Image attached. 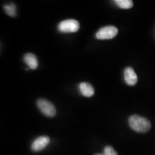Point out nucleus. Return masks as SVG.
I'll list each match as a JSON object with an SVG mask.
<instances>
[{
    "label": "nucleus",
    "mask_w": 155,
    "mask_h": 155,
    "mask_svg": "<svg viewBox=\"0 0 155 155\" xmlns=\"http://www.w3.org/2000/svg\"><path fill=\"white\" fill-rule=\"evenodd\" d=\"M115 2L120 8L130 9L133 7V2L131 0H116Z\"/></svg>",
    "instance_id": "1a4fd4ad"
},
{
    "label": "nucleus",
    "mask_w": 155,
    "mask_h": 155,
    "mask_svg": "<svg viewBox=\"0 0 155 155\" xmlns=\"http://www.w3.org/2000/svg\"><path fill=\"white\" fill-rule=\"evenodd\" d=\"M50 143V138L46 136H41L37 138L31 145V149L34 152H39L48 146Z\"/></svg>",
    "instance_id": "39448f33"
},
{
    "label": "nucleus",
    "mask_w": 155,
    "mask_h": 155,
    "mask_svg": "<svg viewBox=\"0 0 155 155\" xmlns=\"http://www.w3.org/2000/svg\"><path fill=\"white\" fill-rule=\"evenodd\" d=\"M124 79L129 86H134L137 83V75L132 68L127 67L124 70Z\"/></svg>",
    "instance_id": "423d86ee"
},
{
    "label": "nucleus",
    "mask_w": 155,
    "mask_h": 155,
    "mask_svg": "<svg viewBox=\"0 0 155 155\" xmlns=\"http://www.w3.org/2000/svg\"><path fill=\"white\" fill-rule=\"evenodd\" d=\"M37 105L40 111L48 117H53L56 114V109L53 104L45 99H39Z\"/></svg>",
    "instance_id": "f03ea898"
},
{
    "label": "nucleus",
    "mask_w": 155,
    "mask_h": 155,
    "mask_svg": "<svg viewBox=\"0 0 155 155\" xmlns=\"http://www.w3.org/2000/svg\"><path fill=\"white\" fill-rule=\"evenodd\" d=\"M25 63L28 65L29 68L32 70L36 69L38 66V61L37 57L32 53H27L24 56Z\"/></svg>",
    "instance_id": "0eeeda50"
},
{
    "label": "nucleus",
    "mask_w": 155,
    "mask_h": 155,
    "mask_svg": "<svg viewBox=\"0 0 155 155\" xmlns=\"http://www.w3.org/2000/svg\"><path fill=\"white\" fill-rule=\"evenodd\" d=\"M81 93L83 96L86 97H91L94 94V88L90 83H81L79 86Z\"/></svg>",
    "instance_id": "6e6552de"
},
{
    "label": "nucleus",
    "mask_w": 155,
    "mask_h": 155,
    "mask_svg": "<svg viewBox=\"0 0 155 155\" xmlns=\"http://www.w3.org/2000/svg\"><path fill=\"white\" fill-rule=\"evenodd\" d=\"M104 155H118L116 151L114 150L113 147L110 146H106L104 148Z\"/></svg>",
    "instance_id": "9b49d317"
},
{
    "label": "nucleus",
    "mask_w": 155,
    "mask_h": 155,
    "mask_svg": "<svg viewBox=\"0 0 155 155\" xmlns=\"http://www.w3.org/2000/svg\"><path fill=\"white\" fill-rule=\"evenodd\" d=\"M4 9H5V12L7 13L9 16H16V7H15V5L13 3L9 4V5H5L4 6Z\"/></svg>",
    "instance_id": "9d476101"
},
{
    "label": "nucleus",
    "mask_w": 155,
    "mask_h": 155,
    "mask_svg": "<svg viewBox=\"0 0 155 155\" xmlns=\"http://www.w3.org/2000/svg\"><path fill=\"white\" fill-rule=\"evenodd\" d=\"M80 28V24L75 19L63 20L58 25V30L62 32H75Z\"/></svg>",
    "instance_id": "20e7f679"
},
{
    "label": "nucleus",
    "mask_w": 155,
    "mask_h": 155,
    "mask_svg": "<svg viewBox=\"0 0 155 155\" xmlns=\"http://www.w3.org/2000/svg\"><path fill=\"white\" fill-rule=\"evenodd\" d=\"M118 34V29L114 26H106L96 32V37L98 40H109Z\"/></svg>",
    "instance_id": "7ed1b4c3"
},
{
    "label": "nucleus",
    "mask_w": 155,
    "mask_h": 155,
    "mask_svg": "<svg viewBox=\"0 0 155 155\" xmlns=\"http://www.w3.org/2000/svg\"><path fill=\"white\" fill-rule=\"evenodd\" d=\"M129 124L134 131L139 133L147 132L151 128L150 121L138 115L131 116L129 118Z\"/></svg>",
    "instance_id": "f257e3e1"
},
{
    "label": "nucleus",
    "mask_w": 155,
    "mask_h": 155,
    "mask_svg": "<svg viewBox=\"0 0 155 155\" xmlns=\"http://www.w3.org/2000/svg\"><path fill=\"white\" fill-rule=\"evenodd\" d=\"M95 155H104V154H95Z\"/></svg>",
    "instance_id": "f8f14e48"
}]
</instances>
